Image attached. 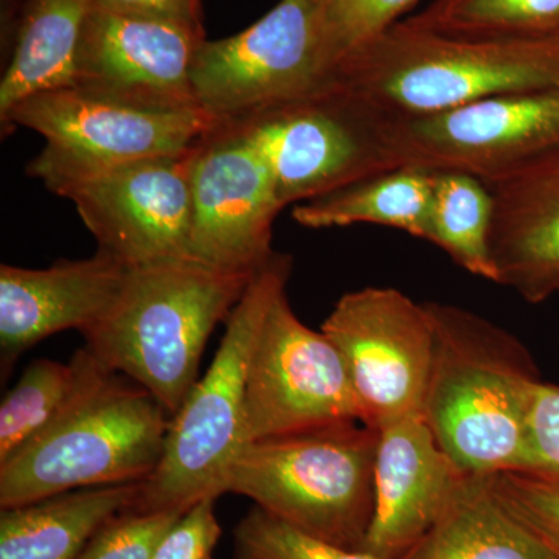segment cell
I'll return each mask as SVG.
<instances>
[{
    "mask_svg": "<svg viewBox=\"0 0 559 559\" xmlns=\"http://www.w3.org/2000/svg\"><path fill=\"white\" fill-rule=\"evenodd\" d=\"M333 79L396 119L559 90V33L459 36L403 20L345 57Z\"/></svg>",
    "mask_w": 559,
    "mask_h": 559,
    "instance_id": "1",
    "label": "cell"
},
{
    "mask_svg": "<svg viewBox=\"0 0 559 559\" xmlns=\"http://www.w3.org/2000/svg\"><path fill=\"white\" fill-rule=\"evenodd\" d=\"M433 358L423 417L465 474L522 473L535 380L520 342L454 305L428 304Z\"/></svg>",
    "mask_w": 559,
    "mask_h": 559,
    "instance_id": "2",
    "label": "cell"
},
{
    "mask_svg": "<svg viewBox=\"0 0 559 559\" xmlns=\"http://www.w3.org/2000/svg\"><path fill=\"white\" fill-rule=\"evenodd\" d=\"M255 272L216 270L189 257L130 267L116 304L81 333L84 347L148 390L173 418L198 382L213 330L229 319Z\"/></svg>",
    "mask_w": 559,
    "mask_h": 559,
    "instance_id": "3",
    "label": "cell"
},
{
    "mask_svg": "<svg viewBox=\"0 0 559 559\" xmlns=\"http://www.w3.org/2000/svg\"><path fill=\"white\" fill-rule=\"evenodd\" d=\"M293 259L275 252L250 278L207 373L171 418L164 457L140 484L132 510H187L226 495L227 477L248 440L246 393L250 359L272 304L286 290Z\"/></svg>",
    "mask_w": 559,
    "mask_h": 559,
    "instance_id": "4",
    "label": "cell"
},
{
    "mask_svg": "<svg viewBox=\"0 0 559 559\" xmlns=\"http://www.w3.org/2000/svg\"><path fill=\"white\" fill-rule=\"evenodd\" d=\"M170 426L148 390L105 371L50 428L0 462V509L145 481L160 465Z\"/></svg>",
    "mask_w": 559,
    "mask_h": 559,
    "instance_id": "5",
    "label": "cell"
},
{
    "mask_svg": "<svg viewBox=\"0 0 559 559\" xmlns=\"http://www.w3.org/2000/svg\"><path fill=\"white\" fill-rule=\"evenodd\" d=\"M378 440L380 430L355 421L250 441L226 491L301 533L360 550L373 518Z\"/></svg>",
    "mask_w": 559,
    "mask_h": 559,
    "instance_id": "6",
    "label": "cell"
},
{
    "mask_svg": "<svg viewBox=\"0 0 559 559\" xmlns=\"http://www.w3.org/2000/svg\"><path fill=\"white\" fill-rule=\"evenodd\" d=\"M234 121L266 157L283 209L401 167L396 117L334 79Z\"/></svg>",
    "mask_w": 559,
    "mask_h": 559,
    "instance_id": "7",
    "label": "cell"
},
{
    "mask_svg": "<svg viewBox=\"0 0 559 559\" xmlns=\"http://www.w3.org/2000/svg\"><path fill=\"white\" fill-rule=\"evenodd\" d=\"M0 120L46 140L27 173L55 194L121 165L189 153L218 123L201 108H140L79 87L40 92Z\"/></svg>",
    "mask_w": 559,
    "mask_h": 559,
    "instance_id": "8",
    "label": "cell"
},
{
    "mask_svg": "<svg viewBox=\"0 0 559 559\" xmlns=\"http://www.w3.org/2000/svg\"><path fill=\"white\" fill-rule=\"evenodd\" d=\"M331 79L322 0H280L246 31L202 40L191 69L198 105L218 121L304 97Z\"/></svg>",
    "mask_w": 559,
    "mask_h": 559,
    "instance_id": "9",
    "label": "cell"
},
{
    "mask_svg": "<svg viewBox=\"0 0 559 559\" xmlns=\"http://www.w3.org/2000/svg\"><path fill=\"white\" fill-rule=\"evenodd\" d=\"M320 331L344 359L364 425L423 415L436 342L428 304L367 286L344 294Z\"/></svg>",
    "mask_w": 559,
    "mask_h": 559,
    "instance_id": "10",
    "label": "cell"
},
{
    "mask_svg": "<svg viewBox=\"0 0 559 559\" xmlns=\"http://www.w3.org/2000/svg\"><path fill=\"white\" fill-rule=\"evenodd\" d=\"M190 259L229 272L259 271L274 255L282 212L266 157L235 121H218L190 157Z\"/></svg>",
    "mask_w": 559,
    "mask_h": 559,
    "instance_id": "11",
    "label": "cell"
},
{
    "mask_svg": "<svg viewBox=\"0 0 559 559\" xmlns=\"http://www.w3.org/2000/svg\"><path fill=\"white\" fill-rule=\"evenodd\" d=\"M246 418L249 443L362 423L341 353L322 331L297 318L286 290L272 304L253 348Z\"/></svg>",
    "mask_w": 559,
    "mask_h": 559,
    "instance_id": "12",
    "label": "cell"
},
{
    "mask_svg": "<svg viewBox=\"0 0 559 559\" xmlns=\"http://www.w3.org/2000/svg\"><path fill=\"white\" fill-rule=\"evenodd\" d=\"M401 167L492 178L559 146V90L498 95L395 121Z\"/></svg>",
    "mask_w": 559,
    "mask_h": 559,
    "instance_id": "13",
    "label": "cell"
},
{
    "mask_svg": "<svg viewBox=\"0 0 559 559\" xmlns=\"http://www.w3.org/2000/svg\"><path fill=\"white\" fill-rule=\"evenodd\" d=\"M191 150L76 180L58 197L73 202L98 249L127 266L190 259Z\"/></svg>",
    "mask_w": 559,
    "mask_h": 559,
    "instance_id": "14",
    "label": "cell"
},
{
    "mask_svg": "<svg viewBox=\"0 0 559 559\" xmlns=\"http://www.w3.org/2000/svg\"><path fill=\"white\" fill-rule=\"evenodd\" d=\"M204 39L200 28L92 9L73 87L140 108H200L191 69Z\"/></svg>",
    "mask_w": 559,
    "mask_h": 559,
    "instance_id": "15",
    "label": "cell"
},
{
    "mask_svg": "<svg viewBox=\"0 0 559 559\" xmlns=\"http://www.w3.org/2000/svg\"><path fill=\"white\" fill-rule=\"evenodd\" d=\"M130 266L106 250L91 259L60 260L46 270L0 266L2 371L38 342L97 323L116 304Z\"/></svg>",
    "mask_w": 559,
    "mask_h": 559,
    "instance_id": "16",
    "label": "cell"
},
{
    "mask_svg": "<svg viewBox=\"0 0 559 559\" xmlns=\"http://www.w3.org/2000/svg\"><path fill=\"white\" fill-rule=\"evenodd\" d=\"M463 474L421 414L385 425L374 459L373 518L360 550L404 557L432 527Z\"/></svg>",
    "mask_w": 559,
    "mask_h": 559,
    "instance_id": "17",
    "label": "cell"
},
{
    "mask_svg": "<svg viewBox=\"0 0 559 559\" xmlns=\"http://www.w3.org/2000/svg\"><path fill=\"white\" fill-rule=\"evenodd\" d=\"M498 285L540 304L559 293V146L484 179Z\"/></svg>",
    "mask_w": 559,
    "mask_h": 559,
    "instance_id": "18",
    "label": "cell"
},
{
    "mask_svg": "<svg viewBox=\"0 0 559 559\" xmlns=\"http://www.w3.org/2000/svg\"><path fill=\"white\" fill-rule=\"evenodd\" d=\"M400 559H559L496 487V474H463L432 527Z\"/></svg>",
    "mask_w": 559,
    "mask_h": 559,
    "instance_id": "19",
    "label": "cell"
},
{
    "mask_svg": "<svg viewBox=\"0 0 559 559\" xmlns=\"http://www.w3.org/2000/svg\"><path fill=\"white\" fill-rule=\"evenodd\" d=\"M140 484L75 489L0 511V559H79L92 536L138 502Z\"/></svg>",
    "mask_w": 559,
    "mask_h": 559,
    "instance_id": "20",
    "label": "cell"
},
{
    "mask_svg": "<svg viewBox=\"0 0 559 559\" xmlns=\"http://www.w3.org/2000/svg\"><path fill=\"white\" fill-rule=\"evenodd\" d=\"M94 0H28L0 81V119L40 92L75 86L84 25Z\"/></svg>",
    "mask_w": 559,
    "mask_h": 559,
    "instance_id": "21",
    "label": "cell"
},
{
    "mask_svg": "<svg viewBox=\"0 0 559 559\" xmlns=\"http://www.w3.org/2000/svg\"><path fill=\"white\" fill-rule=\"evenodd\" d=\"M430 200L432 170L400 167L294 205L290 216L308 229L374 224L426 240Z\"/></svg>",
    "mask_w": 559,
    "mask_h": 559,
    "instance_id": "22",
    "label": "cell"
},
{
    "mask_svg": "<svg viewBox=\"0 0 559 559\" xmlns=\"http://www.w3.org/2000/svg\"><path fill=\"white\" fill-rule=\"evenodd\" d=\"M108 370L86 347L69 362L28 364L0 404V462L50 428Z\"/></svg>",
    "mask_w": 559,
    "mask_h": 559,
    "instance_id": "23",
    "label": "cell"
},
{
    "mask_svg": "<svg viewBox=\"0 0 559 559\" xmlns=\"http://www.w3.org/2000/svg\"><path fill=\"white\" fill-rule=\"evenodd\" d=\"M491 197L484 180L468 173L432 170L426 241L444 250L454 263L477 277L498 282L491 253Z\"/></svg>",
    "mask_w": 559,
    "mask_h": 559,
    "instance_id": "24",
    "label": "cell"
},
{
    "mask_svg": "<svg viewBox=\"0 0 559 559\" xmlns=\"http://www.w3.org/2000/svg\"><path fill=\"white\" fill-rule=\"evenodd\" d=\"M407 21L447 35H554L559 33V0H432Z\"/></svg>",
    "mask_w": 559,
    "mask_h": 559,
    "instance_id": "25",
    "label": "cell"
},
{
    "mask_svg": "<svg viewBox=\"0 0 559 559\" xmlns=\"http://www.w3.org/2000/svg\"><path fill=\"white\" fill-rule=\"evenodd\" d=\"M235 559H380L314 538L253 507L235 528Z\"/></svg>",
    "mask_w": 559,
    "mask_h": 559,
    "instance_id": "26",
    "label": "cell"
},
{
    "mask_svg": "<svg viewBox=\"0 0 559 559\" xmlns=\"http://www.w3.org/2000/svg\"><path fill=\"white\" fill-rule=\"evenodd\" d=\"M418 0H322L326 53L336 69L349 53L403 21Z\"/></svg>",
    "mask_w": 559,
    "mask_h": 559,
    "instance_id": "27",
    "label": "cell"
},
{
    "mask_svg": "<svg viewBox=\"0 0 559 559\" xmlns=\"http://www.w3.org/2000/svg\"><path fill=\"white\" fill-rule=\"evenodd\" d=\"M183 511H121L92 536L79 559H153L160 539Z\"/></svg>",
    "mask_w": 559,
    "mask_h": 559,
    "instance_id": "28",
    "label": "cell"
},
{
    "mask_svg": "<svg viewBox=\"0 0 559 559\" xmlns=\"http://www.w3.org/2000/svg\"><path fill=\"white\" fill-rule=\"evenodd\" d=\"M496 487L514 513L559 551V484L533 474H496Z\"/></svg>",
    "mask_w": 559,
    "mask_h": 559,
    "instance_id": "29",
    "label": "cell"
},
{
    "mask_svg": "<svg viewBox=\"0 0 559 559\" xmlns=\"http://www.w3.org/2000/svg\"><path fill=\"white\" fill-rule=\"evenodd\" d=\"M522 473L559 484V388L538 382L528 417L527 463Z\"/></svg>",
    "mask_w": 559,
    "mask_h": 559,
    "instance_id": "30",
    "label": "cell"
},
{
    "mask_svg": "<svg viewBox=\"0 0 559 559\" xmlns=\"http://www.w3.org/2000/svg\"><path fill=\"white\" fill-rule=\"evenodd\" d=\"M218 499H202L183 511L160 539L153 559H212L223 528L215 513Z\"/></svg>",
    "mask_w": 559,
    "mask_h": 559,
    "instance_id": "31",
    "label": "cell"
},
{
    "mask_svg": "<svg viewBox=\"0 0 559 559\" xmlns=\"http://www.w3.org/2000/svg\"><path fill=\"white\" fill-rule=\"evenodd\" d=\"M94 9L204 31L200 0H94Z\"/></svg>",
    "mask_w": 559,
    "mask_h": 559,
    "instance_id": "32",
    "label": "cell"
}]
</instances>
